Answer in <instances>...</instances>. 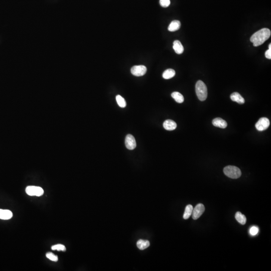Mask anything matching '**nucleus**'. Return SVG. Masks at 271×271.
I'll use <instances>...</instances> for the list:
<instances>
[{
	"label": "nucleus",
	"instance_id": "nucleus-1",
	"mask_svg": "<svg viewBox=\"0 0 271 271\" xmlns=\"http://www.w3.org/2000/svg\"><path fill=\"white\" fill-rule=\"evenodd\" d=\"M271 32L270 29L263 28L255 33L250 37L251 42L253 43L255 47L263 44L271 36Z\"/></svg>",
	"mask_w": 271,
	"mask_h": 271
},
{
	"label": "nucleus",
	"instance_id": "nucleus-2",
	"mask_svg": "<svg viewBox=\"0 0 271 271\" xmlns=\"http://www.w3.org/2000/svg\"><path fill=\"white\" fill-rule=\"evenodd\" d=\"M196 93L198 99L205 101L208 97V89L206 85L202 80H198L196 83Z\"/></svg>",
	"mask_w": 271,
	"mask_h": 271
},
{
	"label": "nucleus",
	"instance_id": "nucleus-3",
	"mask_svg": "<svg viewBox=\"0 0 271 271\" xmlns=\"http://www.w3.org/2000/svg\"><path fill=\"white\" fill-rule=\"evenodd\" d=\"M224 172L227 176L232 178L237 179L241 175V171L239 168L234 166H227L224 169Z\"/></svg>",
	"mask_w": 271,
	"mask_h": 271
},
{
	"label": "nucleus",
	"instance_id": "nucleus-4",
	"mask_svg": "<svg viewBox=\"0 0 271 271\" xmlns=\"http://www.w3.org/2000/svg\"><path fill=\"white\" fill-rule=\"evenodd\" d=\"M26 192L30 196H40L44 193V190L40 187L29 186L26 188Z\"/></svg>",
	"mask_w": 271,
	"mask_h": 271
},
{
	"label": "nucleus",
	"instance_id": "nucleus-5",
	"mask_svg": "<svg viewBox=\"0 0 271 271\" xmlns=\"http://www.w3.org/2000/svg\"><path fill=\"white\" fill-rule=\"evenodd\" d=\"M270 121L267 118H262L256 124V130L262 132L268 128L270 126Z\"/></svg>",
	"mask_w": 271,
	"mask_h": 271
},
{
	"label": "nucleus",
	"instance_id": "nucleus-6",
	"mask_svg": "<svg viewBox=\"0 0 271 271\" xmlns=\"http://www.w3.org/2000/svg\"><path fill=\"white\" fill-rule=\"evenodd\" d=\"M133 75L136 76H142L147 72V68L144 65H135L131 70Z\"/></svg>",
	"mask_w": 271,
	"mask_h": 271
},
{
	"label": "nucleus",
	"instance_id": "nucleus-7",
	"mask_svg": "<svg viewBox=\"0 0 271 271\" xmlns=\"http://www.w3.org/2000/svg\"><path fill=\"white\" fill-rule=\"evenodd\" d=\"M205 211V207L204 205L202 203H199L193 209L192 218L194 220L197 219L202 216Z\"/></svg>",
	"mask_w": 271,
	"mask_h": 271
},
{
	"label": "nucleus",
	"instance_id": "nucleus-8",
	"mask_svg": "<svg viewBox=\"0 0 271 271\" xmlns=\"http://www.w3.org/2000/svg\"><path fill=\"white\" fill-rule=\"evenodd\" d=\"M126 148L129 150H134L136 147V142L133 136L130 134L127 135L125 139Z\"/></svg>",
	"mask_w": 271,
	"mask_h": 271
},
{
	"label": "nucleus",
	"instance_id": "nucleus-9",
	"mask_svg": "<svg viewBox=\"0 0 271 271\" xmlns=\"http://www.w3.org/2000/svg\"><path fill=\"white\" fill-rule=\"evenodd\" d=\"M212 124L216 127H220L221 129H225L227 126V121L223 119L217 118L212 121Z\"/></svg>",
	"mask_w": 271,
	"mask_h": 271
},
{
	"label": "nucleus",
	"instance_id": "nucleus-10",
	"mask_svg": "<svg viewBox=\"0 0 271 271\" xmlns=\"http://www.w3.org/2000/svg\"><path fill=\"white\" fill-rule=\"evenodd\" d=\"M163 127L168 131H173L177 127L176 123L171 120H167L163 123Z\"/></svg>",
	"mask_w": 271,
	"mask_h": 271
},
{
	"label": "nucleus",
	"instance_id": "nucleus-11",
	"mask_svg": "<svg viewBox=\"0 0 271 271\" xmlns=\"http://www.w3.org/2000/svg\"><path fill=\"white\" fill-rule=\"evenodd\" d=\"M231 98L232 101L236 102L239 104H244L245 102L244 98L237 92L232 93L231 95Z\"/></svg>",
	"mask_w": 271,
	"mask_h": 271
},
{
	"label": "nucleus",
	"instance_id": "nucleus-12",
	"mask_svg": "<svg viewBox=\"0 0 271 271\" xmlns=\"http://www.w3.org/2000/svg\"><path fill=\"white\" fill-rule=\"evenodd\" d=\"M174 50L175 52L178 54H182L184 51V47L180 42L178 40H175L173 42Z\"/></svg>",
	"mask_w": 271,
	"mask_h": 271
},
{
	"label": "nucleus",
	"instance_id": "nucleus-13",
	"mask_svg": "<svg viewBox=\"0 0 271 271\" xmlns=\"http://www.w3.org/2000/svg\"><path fill=\"white\" fill-rule=\"evenodd\" d=\"M13 216V213L9 210L0 209V219L7 220L11 219Z\"/></svg>",
	"mask_w": 271,
	"mask_h": 271
},
{
	"label": "nucleus",
	"instance_id": "nucleus-14",
	"mask_svg": "<svg viewBox=\"0 0 271 271\" xmlns=\"http://www.w3.org/2000/svg\"><path fill=\"white\" fill-rule=\"evenodd\" d=\"M180 22L178 20H174L170 24L168 29L170 32H174L179 30L180 28Z\"/></svg>",
	"mask_w": 271,
	"mask_h": 271
},
{
	"label": "nucleus",
	"instance_id": "nucleus-15",
	"mask_svg": "<svg viewBox=\"0 0 271 271\" xmlns=\"http://www.w3.org/2000/svg\"><path fill=\"white\" fill-rule=\"evenodd\" d=\"M137 246L141 250H144L147 249L150 246V242L148 240H140L137 243Z\"/></svg>",
	"mask_w": 271,
	"mask_h": 271
},
{
	"label": "nucleus",
	"instance_id": "nucleus-16",
	"mask_svg": "<svg viewBox=\"0 0 271 271\" xmlns=\"http://www.w3.org/2000/svg\"><path fill=\"white\" fill-rule=\"evenodd\" d=\"M175 73H176L174 70L172 69H168L163 73L162 76L165 79H169L175 76Z\"/></svg>",
	"mask_w": 271,
	"mask_h": 271
},
{
	"label": "nucleus",
	"instance_id": "nucleus-17",
	"mask_svg": "<svg viewBox=\"0 0 271 271\" xmlns=\"http://www.w3.org/2000/svg\"><path fill=\"white\" fill-rule=\"evenodd\" d=\"M236 220L242 225H244L247 221V218L245 215H243L240 212H237L235 215Z\"/></svg>",
	"mask_w": 271,
	"mask_h": 271
},
{
	"label": "nucleus",
	"instance_id": "nucleus-18",
	"mask_svg": "<svg viewBox=\"0 0 271 271\" xmlns=\"http://www.w3.org/2000/svg\"><path fill=\"white\" fill-rule=\"evenodd\" d=\"M171 96L177 102L179 103V104L182 103V102H183L184 100L183 96L180 93L178 92H173L171 94Z\"/></svg>",
	"mask_w": 271,
	"mask_h": 271
},
{
	"label": "nucleus",
	"instance_id": "nucleus-19",
	"mask_svg": "<svg viewBox=\"0 0 271 271\" xmlns=\"http://www.w3.org/2000/svg\"><path fill=\"white\" fill-rule=\"evenodd\" d=\"M193 206L190 205H187L186 207L185 208V211L184 213L183 218L185 219H187L190 217L192 213Z\"/></svg>",
	"mask_w": 271,
	"mask_h": 271
},
{
	"label": "nucleus",
	"instance_id": "nucleus-20",
	"mask_svg": "<svg viewBox=\"0 0 271 271\" xmlns=\"http://www.w3.org/2000/svg\"><path fill=\"white\" fill-rule=\"evenodd\" d=\"M116 101L117 102L118 105L121 108H124L126 107V101L124 100V98L121 96L120 95H117L116 96Z\"/></svg>",
	"mask_w": 271,
	"mask_h": 271
},
{
	"label": "nucleus",
	"instance_id": "nucleus-21",
	"mask_svg": "<svg viewBox=\"0 0 271 271\" xmlns=\"http://www.w3.org/2000/svg\"><path fill=\"white\" fill-rule=\"evenodd\" d=\"M51 249L53 250H57L58 251H63V252L66 251V250L65 246L63 244H56V245L52 246Z\"/></svg>",
	"mask_w": 271,
	"mask_h": 271
},
{
	"label": "nucleus",
	"instance_id": "nucleus-22",
	"mask_svg": "<svg viewBox=\"0 0 271 271\" xmlns=\"http://www.w3.org/2000/svg\"><path fill=\"white\" fill-rule=\"evenodd\" d=\"M46 256L48 259L50 260L51 261H53V262L58 261V256L52 253H50V252L47 253L46 254Z\"/></svg>",
	"mask_w": 271,
	"mask_h": 271
},
{
	"label": "nucleus",
	"instance_id": "nucleus-23",
	"mask_svg": "<svg viewBox=\"0 0 271 271\" xmlns=\"http://www.w3.org/2000/svg\"><path fill=\"white\" fill-rule=\"evenodd\" d=\"M259 231V228H258V227H256V226H253L250 228V234L252 236H256V234H258Z\"/></svg>",
	"mask_w": 271,
	"mask_h": 271
},
{
	"label": "nucleus",
	"instance_id": "nucleus-24",
	"mask_svg": "<svg viewBox=\"0 0 271 271\" xmlns=\"http://www.w3.org/2000/svg\"><path fill=\"white\" fill-rule=\"evenodd\" d=\"M160 4L161 6L163 7H168L170 4V0H160Z\"/></svg>",
	"mask_w": 271,
	"mask_h": 271
},
{
	"label": "nucleus",
	"instance_id": "nucleus-25",
	"mask_svg": "<svg viewBox=\"0 0 271 271\" xmlns=\"http://www.w3.org/2000/svg\"><path fill=\"white\" fill-rule=\"evenodd\" d=\"M265 56L266 58H268L269 60L271 59V49H269L266 51L265 53Z\"/></svg>",
	"mask_w": 271,
	"mask_h": 271
},
{
	"label": "nucleus",
	"instance_id": "nucleus-26",
	"mask_svg": "<svg viewBox=\"0 0 271 271\" xmlns=\"http://www.w3.org/2000/svg\"><path fill=\"white\" fill-rule=\"evenodd\" d=\"M269 49H271V44L270 43V45H269Z\"/></svg>",
	"mask_w": 271,
	"mask_h": 271
}]
</instances>
